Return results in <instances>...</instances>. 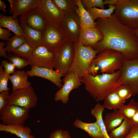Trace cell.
<instances>
[{
    "mask_svg": "<svg viewBox=\"0 0 138 138\" xmlns=\"http://www.w3.org/2000/svg\"><path fill=\"white\" fill-rule=\"evenodd\" d=\"M131 120L133 124H138V110Z\"/></svg>",
    "mask_w": 138,
    "mask_h": 138,
    "instance_id": "ee69618b",
    "label": "cell"
},
{
    "mask_svg": "<svg viewBox=\"0 0 138 138\" xmlns=\"http://www.w3.org/2000/svg\"><path fill=\"white\" fill-rule=\"evenodd\" d=\"M59 27L68 40L74 43L78 42L82 27L78 16L75 11L64 14Z\"/></svg>",
    "mask_w": 138,
    "mask_h": 138,
    "instance_id": "9c48e42d",
    "label": "cell"
},
{
    "mask_svg": "<svg viewBox=\"0 0 138 138\" xmlns=\"http://www.w3.org/2000/svg\"><path fill=\"white\" fill-rule=\"evenodd\" d=\"M19 21L18 18L13 19L11 16L0 14V26L10 30L15 35L24 37V34Z\"/></svg>",
    "mask_w": 138,
    "mask_h": 138,
    "instance_id": "cb8c5ba5",
    "label": "cell"
},
{
    "mask_svg": "<svg viewBox=\"0 0 138 138\" xmlns=\"http://www.w3.org/2000/svg\"><path fill=\"white\" fill-rule=\"evenodd\" d=\"M115 91L120 97L124 100L125 101L132 96L130 89L126 86L123 85L119 86Z\"/></svg>",
    "mask_w": 138,
    "mask_h": 138,
    "instance_id": "d590c367",
    "label": "cell"
},
{
    "mask_svg": "<svg viewBox=\"0 0 138 138\" xmlns=\"http://www.w3.org/2000/svg\"><path fill=\"white\" fill-rule=\"evenodd\" d=\"M7 59L10 62L14 65L16 68L19 70L22 69L29 65L27 59L12 54L10 53L8 54Z\"/></svg>",
    "mask_w": 138,
    "mask_h": 138,
    "instance_id": "836d02e7",
    "label": "cell"
},
{
    "mask_svg": "<svg viewBox=\"0 0 138 138\" xmlns=\"http://www.w3.org/2000/svg\"><path fill=\"white\" fill-rule=\"evenodd\" d=\"M125 138H138V124H133L129 134Z\"/></svg>",
    "mask_w": 138,
    "mask_h": 138,
    "instance_id": "b9f144b4",
    "label": "cell"
},
{
    "mask_svg": "<svg viewBox=\"0 0 138 138\" xmlns=\"http://www.w3.org/2000/svg\"><path fill=\"white\" fill-rule=\"evenodd\" d=\"M136 34L138 37V29L134 30Z\"/></svg>",
    "mask_w": 138,
    "mask_h": 138,
    "instance_id": "c3c4849f",
    "label": "cell"
},
{
    "mask_svg": "<svg viewBox=\"0 0 138 138\" xmlns=\"http://www.w3.org/2000/svg\"><path fill=\"white\" fill-rule=\"evenodd\" d=\"M105 107L103 105L98 103L91 111V114L96 119L102 133L105 138H110L106 127L102 118V113L104 110Z\"/></svg>",
    "mask_w": 138,
    "mask_h": 138,
    "instance_id": "f1b7e54d",
    "label": "cell"
},
{
    "mask_svg": "<svg viewBox=\"0 0 138 138\" xmlns=\"http://www.w3.org/2000/svg\"><path fill=\"white\" fill-rule=\"evenodd\" d=\"M125 118L119 110L107 113L105 116L103 121L108 133L119 126Z\"/></svg>",
    "mask_w": 138,
    "mask_h": 138,
    "instance_id": "7402d4cb",
    "label": "cell"
},
{
    "mask_svg": "<svg viewBox=\"0 0 138 138\" xmlns=\"http://www.w3.org/2000/svg\"><path fill=\"white\" fill-rule=\"evenodd\" d=\"M8 1L9 3L10 6V8L9 10L10 13L13 15L14 10V0H8Z\"/></svg>",
    "mask_w": 138,
    "mask_h": 138,
    "instance_id": "bcb514c9",
    "label": "cell"
},
{
    "mask_svg": "<svg viewBox=\"0 0 138 138\" xmlns=\"http://www.w3.org/2000/svg\"><path fill=\"white\" fill-rule=\"evenodd\" d=\"M38 8L48 24L59 27L64 13L56 6L51 0H41Z\"/></svg>",
    "mask_w": 138,
    "mask_h": 138,
    "instance_id": "9a60e30c",
    "label": "cell"
},
{
    "mask_svg": "<svg viewBox=\"0 0 138 138\" xmlns=\"http://www.w3.org/2000/svg\"><path fill=\"white\" fill-rule=\"evenodd\" d=\"M119 110L125 118L131 119L138 110V102L132 99L128 104L124 105Z\"/></svg>",
    "mask_w": 138,
    "mask_h": 138,
    "instance_id": "d6a6232c",
    "label": "cell"
},
{
    "mask_svg": "<svg viewBox=\"0 0 138 138\" xmlns=\"http://www.w3.org/2000/svg\"><path fill=\"white\" fill-rule=\"evenodd\" d=\"M104 101L103 105L105 108L113 110L120 109L125 102L120 97L115 90L109 94Z\"/></svg>",
    "mask_w": 138,
    "mask_h": 138,
    "instance_id": "4316f807",
    "label": "cell"
},
{
    "mask_svg": "<svg viewBox=\"0 0 138 138\" xmlns=\"http://www.w3.org/2000/svg\"><path fill=\"white\" fill-rule=\"evenodd\" d=\"M114 12L122 24L134 30L138 29V0H118Z\"/></svg>",
    "mask_w": 138,
    "mask_h": 138,
    "instance_id": "5b68a950",
    "label": "cell"
},
{
    "mask_svg": "<svg viewBox=\"0 0 138 138\" xmlns=\"http://www.w3.org/2000/svg\"><path fill=\"white\" fill-rule=\"evenodd\" d=\"M67 40L59 27L48 24L42 32V45L50 51L54 53Z\"/></svg>",
    "mask_w": 138,
    "mask_h": 138,
    "instance_id": "8fae6325",
    "label": "cell"
},
{
    "mask_svg": "<svg viewBox=\"0 0 138 138\" xmlns=\"http://www.w3.org/2000/svg\"><path fill=\"white\" fill-rule=\"evenodd\" d=\"M118 1V0H105L103 1V3L104 5L108 4L116 5Z\"/></svg>",
    "mask_w": 138,
    "mask_h": 138,
    "instance_id": "f6af8a7d",
    "label": "cell"
},
{
    "mask_svg": "<svg viewBox=\"0 0 138 138\" xmlns=\"http://www.w3.org/2000/svg\"><path fill=\"white\" fill-rule=\"evenodd\" d=\"M74 125L75 127L86 132L93 138H105L97 121L92 123H87L76 119Z\"/></svg>",
    "mask_w": 138,
    "mask_h": 138,
    "instance_id": "603a6c76",
    "label": "cell"
},
{
    "mask_svg": "<svg viewBox=\"0 0 138 138\" xmlns=\"http://www.w3.org/2000/svg\"><path fill=\"white\" fill-rule=\"evenodd\" d=\"M56 6L64 13L75 11L77 7L75 0H51Z\"/></svg>",
    "mask_w": 138,
    "mask_h": 138,
    "instance_id": "f546056e",
    "label": "cell"
},
{
    "mask_svg": "<svg viewBox=\"0 0 138 138\" xmlns=\"http://www.w3.org/2000/svg\"><path fill=\"white\" fill-rule=\"evenodd\" d=\"M119 70L122 84L130 89L133 96L138 94V59L132 61L124 60Z\"/></svg>",
    "mask_w": 138,
    "mask_h": 138,
    "instance_id": "52a82bcc",
    "label": "cell"
},
{
    "mask_svg": "<svg viewBox=\"0 0 138 138\" xmlns=\"http://www.w3.org/2000/svg\"><path fill=\"white\" fill-rule=\"evenodd\" d=\"M77 8L75 11L78 15L82 28L96 27V22L92 19L87 10L83 6L81 0H75Z\"/></svg>",
    "mask_w": 138,
    "mask_h": 138,
    "instance_id": "d4e9b609",
    "label": "cell"
},
{
    "mask_svg": "<svg viewBox=\"0 0 138 138\" xmlns=\"http://www.w3.org/2000/svg\"><path fill=\"white\" fill-rule=\"evenodd\" d=\"M49 138H71V137L68 131L58 129L51 133Z\"/></svg>",
    "mask_w": 138,
    "mask_h": 138,
    "instance_id": "74e56055",
    "label": "cell"
},
{
    "mask_svg": "<svg viewBox=\"0 0 138 138\" xmlns=\"http://www.w3.org/2000/svg\"><path fill=\"white\" fill-rule=\"evenodd\" d=\"M14 10L11 16L13 19L19 15H25L34 9L38 8L41 0H14Z\"/></svg>",
    "mask_w": 138,
    "mask_h": 138,
    "instance_id": "ac0fdd59",
    "label": "cell"
},
{
    "mask_svg": "<svg viewBox=\"0 0 138 138\" xmlns=\"http://www.w3.org/2000/svg\"><path fill=\"white\" fill-rule=\"evenodd\" d=\"M11 31L7 29L3 28L0 26V39L3 41H7L12 36Z\"/></svg>",
    "mask_w": 138,
    "mask_h": 138,
    "instance_id": "60d3db41",
    "label": "cell"
},
{
    "mask_svg": "<svg viewBox=\"0 0 138 138\" xmlns=\"http://www.w3.org/2000/svg\"><path fill=\"white\" fill-rule=\"evenodd\" d=\"M74 43L67 40L55 53L54 68L64 77L69 72L74 60Z\"/></svg>",
    "mask_w": 138,
    "mask_h": 138,
    "instance_id": "8992f818",
    "label": "cell"
},
{
    "mask_svg": "<svg viewBox=\"0 0 138 138\" xmlns=\"http://www.w3.org/2000/svg\"><path fill=\"white\" fill-rule=\"evenodd\" d=\"M80 79L84 84L85 90L96 102L104 100L109 94L122 84L120 70L111 74L93 75L85 74Z\"/></svg>",
    "mask_w": 138,
    "mask_h": 138,
    "instance_id": "7a4b0ae2",
    "label": "cell"
},
{
    "mask_svg": "<svg viewBox=\"0 0 138 138\" xmlns=\"http://www.w3.org/2000/svg\"><path fill=\"white\" fill-rule=\"evenodd\" d=\"M29 110L7 104L0 110V120L5 125L24 124L28 118Z\"/></svg>",
    "mask_w": 138,
    "mask_h": 138,
    "instance_id": "30bf717a",
    "label": "cell"
},
{
    "mask_svg": "<svg viewBox=\"0 0 138 138\" xmlns=\"http://www.w3.org/2000/svg\"><path fill=\"white\" fill-rule=\"evenodd\" d=\"M96 22L103 38L93 47L95 50H112L120 53L124 60L138 59V37L134 30L120 22L114 13L109 18H98Z\"/></svg>",
    "mask_w": 138,
    "mask_h": 138,
    "instance_id": "6da1fadb",
    "label": "cell"
},
{
    "mask_svg": "<svg viewBox=\"0 0 138 138\" xmlns=\"http://www.w3.org/2000/svg\"><path fill=\"white\" fill-rule=\"evenodd\" d=\"M55 53L43 45L34 49L31 57L28 60L31 67H36L53 69Z\"/></svg>",
    "mask_w": 138,
    "mask_h": 138,
    "instance_id": "7c38bea8",
    "label": "cell"
},
{
    "mask_svg": "<svg viewBox=\"0 0 138 138\" xmlns=\"http://www.w3.org/2000/svg\"><path fill=\"white\" fill-rule=\"evenodd\" d=\"M103 0H81L82 4L85 9H90L99 7L101 9H105Z\"/></svg>",
    "mask_w": 138,
    "mask_h": 138,
    "instance_id": "8d00e7d4",
    "label": "cell"
},
{
    "mask_svg": "<svg viewBox=\"0 0 138 138\" xmlns=\"http://www.w3.org/2000/svg\"><path fill=\"white\" fill-rule=\"evenodd\" d=\"M133 124L131 119L125 118L122 123L108 133L110 138H125L129 133Z\"/></svg>",
    "mask_w": 138,
    "mask_h": 138,
    "instance_id": "484cf974",
    "label": "cell"
},
{
    "mask_svg": "<svg viewBox=\"0 0 138 138\" xmlns=\"http://www.w3.org/2000/svg\"><path fill=\"white\" fill-rule=\"evenodd\" d=\"M109 8L101 9L97 7L86 9L90 15L92 19L95 22L98 18H105L110 17L113 14L116 8V5H108Z\"/></svg>",
    "mask_w": 138,
    "mask_h": 138,
    "instance_id": "83f0119b",
    "label": "cell"
},
{
    "mask_svg": "<svg viewBox=\"0 0 138 138\" xmlns=\"http://www.w3.org/2000/svg\"><path fill=\"white\" fill-rule=\"evenodd\" d=\"M29 76L26 71L18 70L10 75L9 80L12 85L13 91L28 88L31 85L28 80Z\"/></svg>",
    "mask_w": 138,
    "mask_h": 138,
    "instance_id": "44dd1931",
    "label": "cell"
},
{
    "mask_svg": "<svg viewBox=\"0 0 138 138\" xmlns=\"http://www.w3.org/2000/svg\"><path fill=\"white\" fill-rule=\"evenodd\" d=\"M19 24L24 34V37L29 44L35 48L42 45V36L43 32L38 31L20 22Z\"/></svg>",
    "mask_w": 138,
    "mask_h": 138,
    "instance_id": "ffe728a7",
    "label": "cell"
},
{
    "mask_svg": "<svg viewBox=\"0 0 138 138\" xmlns=\"http://www.w3.org/2000/svg\"><path fill=\"white\" fill-rule=\"evenodd\" d=\"M38 100L34 88L31 86L27 88L13 91L7 99V104L29 110L36 106Z\"/></svg>",
    "mask_w": 138,
    "mask_h": 138,
    "instance_id": "ba28073f",
    "label": "cell"
},
{
    "mask_svg": "<svg viewBox=\"0 0 138 138\" xmlns=\"http://www.w3.org/2000/svg\"><path fill=\"white\" fill-rule=\"evenodd\" d=\"M10 75L7 74L2 66H0V93L4 91H9L8 84Z\"/></svg>",
    "mask_w": 138,
    "mask_h": 138,
    "instance_id": "e575fe53",
    "label": "cell"
},
{
    "mask_svg": "<svg viewBox=\"0 0 138 138\" xmlns=\"http://www.w3.org/2000/svg\"><path fill=\"white\" fill-rule=\"evenodd\" d=\"M9 91H4L0 93V110L7 105V99L9 95Z\"/></svg>",
    "mask_w": 138,
    "mask_h": 138,
    "instance_id": "ab89813d",
    "label": "cell"
},
{
    "mask_svg": "<svg viewBox=\"0 0 138 138\" xmlns=\"http://www.w3.org/2000/svg\"><path fill=\"white\" fill-rule=\"evenodd\" d=\"M20 22L35 30L43 32L48 23L45 17L37 8L21 15Z\"/></svg>",
    "mask_w": 138,
    "mask_h": 138,
    "instance_id": "5bb4252c",
    "label": "cell"
},
{
    "mask_svg": "<svg viewBox=\"0 0 138 138\" xmlns=\"http://www.w3.org/2000/svg\"><path fill=\"white\" fill-rule=\"evenodd\" d=\"M63 79V85L55 94L54 100L61 101L64 104L67 103L70 92L73 90L78 88L82 84L80 78L75 74L69 72Z\"/></svg>",
    "mask_w": 138,
    "mask_h": 138,
    "instance_id": "4fadbf2b",
    "label": "cell"
},
{
    "mask_svg": "<svg viewBox=\"0 0 138 138\" xmlns=\"http://www.w3.org/2000/svg\"><path fill=\"white\" fill-rule=\"evenodd\" d=\"M124 60L120 52L110 49L103 50L98 53L85 74L95 75L99 71L102 74L113 73L121 68Z\"/></svg>",
    "mask_w": 138,
    "mask_h": 138,
    "instance_id": "3957f363",
    "label": "cell"
},
{
    "mask_svg": "<svg viewBox=\"0 0 138 138\" xmlns=\"http://www.w3.org/2000/svg\"><path fill=\"white\" fill-rule=\"evenodd\" d=\"M6 5L5 3L1 0H0V10H2L4 12L7 13V11L6 9Z\"/></svg>",
    "mask_w": 138,
    "mask_h": 138,
    "instance_id": "7dc6e473",
    "label": "cell"
},
{
    "mask_svg": "<svg viewBox=\"0 0 138 138\" xmlns=\"http://www.w3.org/2000/svg\"><path fill=\"white\" fill-rule=\"evenodd\" d=\"M5 45V43L4 42L2 41L0 42V56L7 59L8 54L4 47Z\"/></svg>",
    "mask_w": 138,
    "mask_h": 138,
    "instance_id": "7bdbcfd3",
    "label": "cell"
},
{
    "mask_svg": "<svg viewBox=\"0 0 138 138\" xmlns=\"http://www.w3.org/2000/svg\"><path fill=\"white\" fill-rule=\"evenodd\" d=\"M74 44V57L69 72L75 74L80 78L86 73L99 51L91 45H84L78 42Z\"/></svg>",
    "mask_w": 138,
    "mask_h": 138,
    "instance_id": "277c9868",
    "label": "cell"
},
{
    "mask_svg": "<svg viewBox=\"0 0 138 138\" xmlns=\"http://www.w3.org/2000/svg\"><path fill=\"white\" fill-rule=\"evenodd\" d=\"M26 42L27 41L24 37L15 35L7 41L4 48L6 51L10 53Z\"/></svg>",
    "mask_w": 138,
    "mask_h": 138,
    "instance_id": "4dcf8cb0",
    "label": "cell"
},
{
    "mask_svg": "<svg viewBox=\"0 0 138 138\" xmlns=\"http://www.w3.org/2000/svg\"><path fill=\"white\" fill-rule=\"evenodd\" d=\"M103 35L96 27H89L82 28L78 42L84 45H95L102 39Z\"/></svg>",
    "mask_w": 138,
    "mask_h": 138,
    "instance_id": "e0dca14e",
    "label": "cell"
},
{
    "mask_svg": "<svg viewBox=\"0 0 138 138\" xmlns=\"http://www.w3.org/2000/svg\"><path fill=\"white\" fill-rule=\"evenodd\" d=\"M1 65L6 72L9 74H13L15 72V67L14 65L10 62L4 60L1 63Z\"/></svg>",
    "mask_w": 138,
    "mask_h": 138,
    "instance_id": "f35d334b",
    "label": "cell"
},
{
    "mask_svg": "<svg viewBox=\"0 0 138 138\" xmlns=\"http://www.w3.org/2000/svg\"><path fill=\"white\" fill-rule=\"evenodd\" d=\"M34 49L28 42H26L12 53L13 55L28 60L31 57Z\"/></svg>",
    "mask_w": 138,
    "mask_h": 138,
    "instance_id": "1f68e13d",
    "label": "cell"
},
{
    "mask_svg": "<svg viewBox=\"0 0 138 138\" xmlns=\"http://www.w3.org/2000/svg\"><path fill=\"white\" fill-rule=\"evenodd\" d=\"M0 131L14 134L20 138H36L31 134L30 128L24 124L7 125L1 123Z\"/></svg>",
    "mask_w": 138,
    "mask_h": 138,
    "instance_id": "d6986e66",
    "label": "cell"
},
{
    "mask_svg": "<svg viewBox=\"0 0 138 138\" xmlns=\"http://www.w3.org/2000/svg\"><path fill=\"white\" fill-rule=\"evenodd\" d=\"M26 71L29 76H37L45 78L60 88L63 85L61 78L63 76L53 69L33 67H31L30 70Z\"/></svg>",
    "mask_w": 138,
    "mask_h": 138,
    "instance_id": "2e32d148",
    "label": "cell"
}]
</instances>
